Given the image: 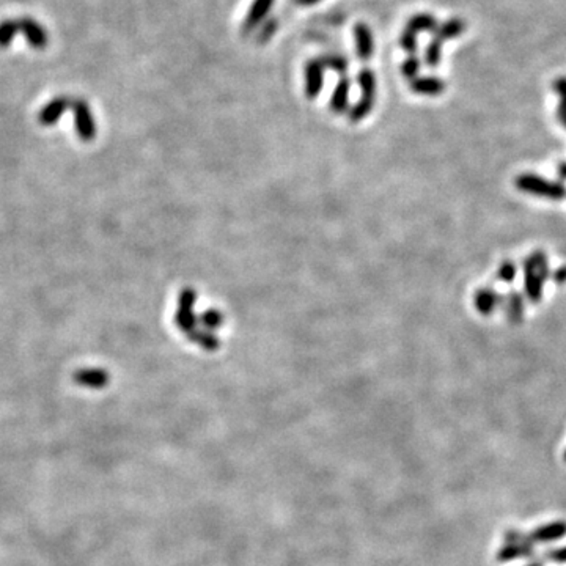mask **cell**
Instances as JSON below:
<instances>
[{"label":"cell","mask_w":566,"mask_h":566,"mask_svg":"<svg viewBox=\"0 0 566 566\" xmlns=\"http://www.w3.org/2000/svg\"><path fill=\"white\" fill-rule=\"evenodd\" d=\"M563 459L566 461V450H565V453H563Z\"/></svg>","instance_id":"obj_18"},{"label":"cell","mask_w":566,"mask_h":566,"mask_svg":"<svg viewBox=\"0 0 566 566\" xmlns=\"http://www.w3.org/2000/svg\"><path fill=\"white\" fill-rule=\"evenodd\" d=\"M514 186L524 194L560 201L566 199V186L562 181H551L535 174H521L514 178Z\"/></svg>","instance_id":"obj_2"},{"label":"cell","mask_w":566,"mask_h":566,"mask_svg":"<svg viewBox=\"0 0 566 566\" xmlns=\"http://www.w3.org/2000/svg\"><path fill=\"white\" fill-rule=\"evenodd\" d=\"M71 107V100L66 96H57L52 101H49L45 107L40 110L38 121L43 126H52L57 123L61 115Z\"/></svg>","instance_id":"obj_7"},{"label":"cell","mask_w":566,"mask_h":566,"mask_svg":"<svg viewBox=\"0 0 566 566\" xmlns=\"http://www.w3.org/2000/svg\"><path fill=\"white\" fill-rule=\"evenodd\" d=\"M546 557L551 560V562L556 563H566V546L557 547V549H551L546 552Z\"/></svg>","instance_id":"obj_13"},{"label":"cell","mask_w":566,"mask_h":566,"mask_svg":"<svg viewBox=\"0 0 566 566\" xmlns=\"http://www.w3.org/2000/svg\"><path fill=\"white\" fill-rule=\"evenodd\" d=\"M524 273V296L528 303L538 304L544 296V283L551 277L549 260L544 250H533L522 261Z\"/></svg>","instance_id":"obj_1"},{"label":"cell","mask_w":566,"mask_h":566,"mask_svg":"<svg viewBox=\"0 0 566 566\" xmlns=\"http://www.w3.org/2000/svg\"><path fill=\"white\" fill-rule=\"evenodd\" d=\"M557 176L560 178V181H566V161L558 162L557 165Z\"/></svg>","instance_id":"obj_15"},{"label":"cell","mask_w":566,"mask_h":566,"mask_svg":"<svg viewBox=\"0 0 566 566\" xmlns=\"http://www.w3.org/2000/svg\"><path fill=\"white\" fill-rule=\"evenodd\" d=\"M502 296L497 293L494 288L484 286L480 288L473 296V304H475V309L482 313L483 316H491L492 313L497 310V307L500 305Z\"/></svg>","instance_id":"obj_9"},{"label":"cell","mask_w":566,"mask_h":566,"mask_svg":"<svg viewBox=\"0 0 566 566\" xmlns=\"http://www.w3.org/2000/svg\"><path fill=\"white\" fill-rule=\"evenodd\" d=\"M20 33V24L15 20L0 21V47H8Z\"/></svg>","instance_id":"obj_11"},{"label":"cell","mask_w":566,"mask_h":566,"mask_svg":"<svg viewBox=\"0 0 566 566\" xmlns=\"http://www.w3.org/2000/svg\"><path fill=\"white\" fill-rule=\"evenodd\" d=\"M72 116H75V129L82 142H91L96 135V123L91 107L87 101L75 100L71 101Z\"/></svg>","instance_id":"obj_3"},{"label":"cell","mask_w":566,"mask_h":566,"mask_svg":"<svg viewBox=\"0 0 566 566\" xmlns=\"http://www.w3.org/2000/svg\"><path fill=\"white\" fill-rule=\"evenodd\" d=\"M526 566H543V563H541V562H530V563H527Z\"/></svg>","instance_id":"obj_17"},{"label":"cell","mask_w":566,"mask_h":566,"mask_svg":"<svg viewBox=\"0 0 566 566\" xmlns=\"http://www.w3.org/2000/svg\"><path fill=\"white\" fill-rule=\"evenodd\" d=\"M500 305L505 312L507 319L512 324H521L526 313V296L516 290H510L505 296H502Z\"/></svg>","instance_id":"obj_5"},{"label":"cell","mask_w":566,"mask_h":566,"mask_svg":"<svg viewBox=\"0 0 566 566\" xmlns=\"http://www.w3.org/2000/svg\"><path fill=\"white\" fill-rule=\"evenodd\" d=\"M75 383L89 389H102L109 384V373L101 368H84L72 374Z\"/></svg>","instance_id":"obj_8"},{"label":"cell","mask_w":566,"mask_h":566,"mask_svg":"<svg viewBox=\"0 0 566 566\" xmlns=\"http://www.w3.org/2000/svg\"><path fill=\"white\" fill-rule=\"evenodd\" d=\"M566 537V522L553 521L549 524L540 526L528 533V541L530 543H552Z\"/></svg>","instance_id":"obj_6"},{"label":"cell","mask_w":566,"mask_h":566,"mask_svg":"<svg viewBox=\"0 0 566 566\" xmlns=\"http://www.w3.org/2000/svg\"><path fill=\"white\" fill-rule=\"evenodd\" d=\"M533 556L535 549L530 543H507L497 552V560L500 563H507L519 558H532Z\"/></svg>","instance_id":"obj_10"},{"label":"cell","mask_w":566,"mask_h":566,"mask_svg":"<svg viewBox=\"0 0 566 566\" xmlns=\"http://www.w3.org/2000/svg\"><path fill=\"white\" fill-rule=\"evenodd\" d=\"M551 279L552 282L556 283V285H565L566 283V264H562V266H558L553 273L551 274Z\"/></svg>","instance_id":"obj_14"},{"label":"cell","mask_w":566,"mask_h":566,"mask_svg":"<svg viewBox=\"0 0 566 566\" xmlns=\"http://www.w3.org/2000/svg\"><path fill=\"white\" fill-rule=\"evenodd\" d=\"M17 24H20V33H22L30 47L38 49L40 51V49H45L47 46L49 41L47 32L38 21H35L33 17L26 16L17 20Z\"/></svg>","instance_id":"obj_4"},{"label":"cell","mask_w":566,"mask_h":566,"mask_svg":"<svg viewBox=\"0 0 566 566\" xmlns=\"http://www.w3.org/2000/svg\"><path fill=\"white\" fill-rule=\"evenodd\" d=\"M557 120H558L560 123H562L563 128L566 129V107L560 106V107L557 109Z\"/></svg>","instance_id":"obj_16"},{"label":"cell","mask_w":566,"mask_h":566,"mask_svg":"<svg viewBox=\"0 0 566 566\" xmlns=\"http://www.w3.org/2000/svg\"><path fill=\"white\" fill-rule=\"evenodd\" d=\"M518 275V266L512 260H503L497 268L496 279L502 283H513Z\"/></svg>","instance_id":"obj_12"}]
</instances>
